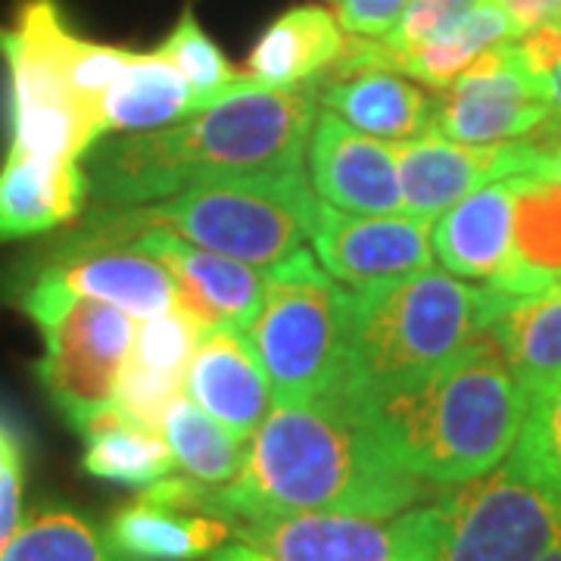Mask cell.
<instances>
[{
	"label": "cell",
	"mask_w": 561,
	"mask_h": 561,
	"mask_svg": "<svg viewBox=\"0 0 561 561\" xmlns=\"http://www.w3.org/2000/svg\"><path fill=\"white\" fill-rule=\"evenodd\" d=\"M481 0H409L402 20L397 22V28L383 41L397 54H409V50H415L421 44L443 35L446 28H453Z\"/></svg>",
	"instance_id": "obj_32"
},
{
	"label": "cell",
	"mask_w": 561,
	"mask_h": 561,
	"mask_svg": "<svg viewBox=\"0 0 561 561\" xmlns=\"http://www.w3.org/2000/svg\"><path fill=\"white\" fill-rule=\"evenodd\" d=\"M534 144L540 147V162H537V179L556 181L561 184V116L556 113L552 119L542 125L540 131L534 135Z\"/></svg>",
	"instance_id": "obj_36"
},
{
	"label": "cell",
	"mask_w": 561,
	"mask_h": 561,
	"mask_svg": "<svg viewBox=\"0 0 561 561\" xmlns=\"http://www.w3.org/2000/svg\"><path fill=\"white\" fill-rule=\"evenodd\" d=\"M234 537L275 561H402L393 524L341 512H280L234 524Z\"/></svg>",
	"instance_id": "obj_15"
},
{
	"label": "cell",
	"mask_w": 561,
	"mask_h": 561,
	"mask_svg": "<svg viewBox=\"0 0 561 561\" xmlns=\"http://www.w3.org/2000/svg\"><path fill=\"white\" fill-rule=\"evenodd\" d=\"M187 397L221 427L250 440L268 415L272 383L238 328H209L187 368Z\"/></svg>",
	"instance_id": "obj_17"
},
{
	"label": "cell",
	"mask_w": 561,
	"mask_h": 561,
	"mask_svg": "<svg viewBox=\"0 0 561 561\" xmlns=\"http://www.w3.org/2000/svg\"><path fill=\"white\" fill-rule=\"evenodd\" d=\"M160 434L169 443L179 468L187 478H197L213 486H225L241 471V440L231 437L219 421H213L187 393L169 405Z\"/></svg>",
	"instance_id": "obj_28"
},
{
	"label": "cell",
	"mask_w": 561,
	"mask_h": 561,
	"mask_svg": "<svg viewBox=\"0 0 561 561\" xmlns=\"http://www.w3.org/2000/svg\"><path fill=\"white\" fill-rule=\"evenodd\" d=\"M106 537L125 561H197L221 549L234 537V527L216 515L187 512L140 493L116 508Z\"/></svg>",
	"instance_id": "obj_20"
},
{
	"label": "cell",
	"mask_w": 561,
	"mask_h": 561,
	"mask_svg": "<svg viewBox=\"0 0 561 561\" xmlns=\"http://www.w3.org/2000/svg\"><path fill=\"white\" fill-rule=\"evenodd\" d=\"M306 153L309 184L321 201L356 216L405 213L393 144L368 138L337 113L321 110L309 131Z\"/></svg>",
	"instance_id": "obj_14"
},
{
	"label": "cell",
	"mask_w": 561,
	"mask_h": 561,
	"mask_svg": "<svg viewBox=\"0 0 561 561\" xmlns=\"http://www.w3.org/2000/svg\"><path fill=\"white\" fill-rule=\"evenodd\" d=\"M302 228L328 275L356 290L409 278L434 265L431 221L412 216H356L316 197L302 216Z\"/></svg>",
	"instance_id": "obj_12"
},
{
	"label": "cell",
	"mask_w": 561,
	"mask_h": 561,
	"mask_svg": "<svg viewBox=\"0 0 561 561\" xmlns=\"http://www.w3.org/2000/svg\"><path fill=\"white\" fill-rule=\"evenodd\" d=\"M10 294L38 324V381L62 419L81 431L116 400L122 365L138 334L135 316L72 294L54 278H13Z\"/></svg>",
	"instance_id": "obj_7"
},
{
	"label": "cell",
	"mask_w": 561,
	"mask_h": 561,
	"mask_svg": "<svg viewBox=\"0 0 561 561\" xmlns=\"http://www.w3.org/2000/svg\"><path fill=\"white\" fill-rule=\"evenodd\" d=\"M316 88L324 110L337 113L343 122H350L353 128L371 138L400 144L431 131L434 94H424L402 72L368 69L346 79L324 81Z\"/></svg>",
	"instance_id": "obj_21"
},
{
	"label": "cell",
	"mask_w": 561,
	"mask_h": 561,
	"mask_svg": "<svg viewBox=\"0 0 561 561\" xmlns=\"http://www.w3.org/2000/svg\"><path fill=\"white\" fill-rule=\"evenodd\" d=\"M343 44L346 35L337 16L316 3H300L262 32L247 57V76L268 88H300L341 57Z\"/></svg>",
	"instance_id": "obj_23"
},
{
	"label": "cell",
	"mask_w": 561,
	"mask_h": 561,
	"mask_svg": "<svg viewBox=\"0 0 561 561\" xmlns=\"http://www.w3.org/2000/svg\"><path fill=\"white\" fill-rule=\"evenodd\" d=\"M302 179V169H297L256 179L203 181L175 197L128 209L144 228H162L203 250L256 268H275L302 250L306 228L294 213Z\"/></svg>",
	"instance_id": "obj_8"
},
{
	"label": "cell",
	"mask_w": 561,
	"mask_h": 561,
	"mask_svg": "<svg viewBox=\"0 0 561 561\" xmlns=\"http://www.w3.org/2000/svg\"><path fill=\"white\" fill-rule=\"evenodd\" d=\"M10 69V150L41 160L79 162L106 135L103 119L69 91L54 57L28 22L0 32Z\"/></svg>",
	"instance_id": "obj_10"
},
{
	"label": "cell",
	"mask_w": 561,
	"mask_h": 561,
	"mask_svg": "<svg viewBox=\"0 0 561 561\" xmlns=\"http://www.w3.org/2000/svg\"><path fill=\"white\" fill-rule=\"evenodd\" d=\"M515 253L561 280V184L515 175Z\"/></svg>",
	"instance_id": "obj_29"
},
{
	"label": "cell",
	"mask_w": 561,
	"mask_h": 561,
	"mask_svg": "<svg viewBox=\"0 0 561 561\" xmlns=\"http://www.w3.org/2000/svg\"><path fill=\"white\" fill-rule=\"evenodd\" d=\"M197 113V101L187 79L172 62L153 54H135L128 69L103 98V128L106 135L119 131H157Z\"/></svg>",
	"instance_id": "obj_24"
},
{
	"label": "cell",
	"mask_w": 561,
	"mask_h": 561,
	"mask_svg": "<svg viewBox=\"0 0 561 561\" xmlns=\"http://www.w3.org/2000/svg\"><path fill=\"white\" fill-rule=\"evenodd\" d=\"M542 88H546V94H549V103H552V110H556V113L561 116V60L556 62V69H552V72L546 76V84H542Z\"/></svg>",
	"instance_id": "obj_38"
},
{
	"label": "cell",
	"mask_w": 561,
	"mask_h": 561,
	"mask_svg": "<svg viewBox=\"0 0 561 561\" xmlns=\"http://www.w3.org/2000/svg\"><path fill=\"white\" fill-rule=\"evenodd\" d=\"M206 561H275L272 556L260 552L256 546H247V542H234V546H221L216 552H209Z\"/></svg>",
	"instance_id": "obj_37"
},
{
	"label": "cell",
	"mask_w": 561,
	"mask_h": 561,
	"mask_svg": "<svg viewBox=\"0 0 561 561\" xmlns=\"http://www.w3.org/2000/svg\"><path fill=\"white\" fill-rule=\"evenodd\" d=\"M0 561H125L91 515L69 502L47 500L22 512L0 542Z\"/></svg>",
	"instance_id": "obj_26"
},
{
	"label": "cell",
	"mask_w": 561,
	"mask_h": 561,
	"mask_svg": "<svg viewBox=\"0 0 561 561\" xmlns=\"http://www.w3.org/2000/svg\"><path fill=\"white\" fill-rule=\"evenodd\" d=\"M515 38H518V32L508 20V13L502 10L500 0H481L443 35L409 50V54H397V72L440 91L449 81L459 79L461 72L490 47Z\"/></svg>",
	"instance_id": "obj_27"
},
{
	"label": "cell",
	"mask_w": 561,
	"mask_h": 561,
	"mask_svg": "<svg viewBox=\"0 0 561 561\" xmlns=\"http://www.w3.org/2000/svg\"><path fill=\"white\" fill-rule=\"evenodd\" d=\"M22 496H25V443L13 427V421L0 412V542L20 524Z\"/></svg>",
	"instance_id": "obj_33"
},
{
	"label": "cell",
	"mask_w": 561,
	"mask_h": 561,
	"mask_svg": "<svg viewBox=\"0 0 561 561\" xmlns=\"http://www.w3.org/2000/svg\"><path fill=\"white\" fill-rule=\"evenodd\" d=\"M490 294L493 316L486 334L500 343L502 356L530 400L561 381V280L524 297Z\"/></svg>",
	"instance_id": "obj_22"
},
{
	"label": "cell",
	"mask_w": 561,
	"mask_h": 561,
	"mask_svg": "<svg viewBox=\"0 0 561 561\" xmlns=\"http://www.w3.org/2000/svg\"><path fill=\"white\" fill-rule=\"evenodd\" d=\"M265 294L247 337L278 402H306L337 390L346 356L350 294L312 253L265 268Z\"/></svg>",
	"instance_id": "obj_6"
},
{
	"label": "cell",
	"mask_w": 561,
	"mask_h": 561,
	"mask_svg": "<svg viewBox=\"0 0 561 561\" xmlns=\"http://www.w3.org/2000/svg\"><path fill=\"white\" fill-rule=\"evenodd\" d=\"M409 0H337V22L346 35L387 38L402 20Z\"/></svg>",
	"instance_id": "obj_34"
},
{
	"label": "cell",
	"mask_w": 561,
	"mask_h": 561,
	"mask_svg": "<svg viewBox=\"0 0 561 561\" xmlns=\"http://www.w3.org/2000/svg\"><path fill=\"white\" fill-rule=\"evenodd\" d=\"M54 278L72 294L110 302L135 319H157L179 309V278L157 256L119 241L81 219L38 247L13 278Z\"/></svg>",
	"instance_id": "obj_9"
},
{
	"label": "cell",
	"mask_w": 561,
	"mask_h": 561,
	"mask_svg": "<svg viewBox=\"0 0 561 561\" xmlns=\"http://www.w3.org/2000/svg\"><path fill=\"white\" fill-rule=\"evenodd\" d=\"M434 256L456 278L496 280L518 265L515 179L490 181L446 209L431 231Z\"/></svg>",
	"instance_id": "obj_18"
},
{
	"label": "cell",
	"mask_w": 561,
	"mask_h": 561,
	"mask_svg": "<svg viewBox=\"0 0 561 561\" xmlns=\"http://www.w3.org/2000/svg\"><path fill=\"white\" fill-rule=\"evenodd\" d=\"M393 157L400 169L405 216L434 221L461 197L490 181L534 175L540 162V147L534 140L461 144L427 131L415 140L393 144Z\"/></svg>",
	"instance_id": "obj_13"
},
{
	"label": "cell",
	"mask_w": 561,
	"mask_h": 561,
	"mask_svg": "<svg viewBox=\"0 0 561 561\" xmlns=\"http://www.w3.org/2000/svg\"><path fill=\"white\" fill-rule=\"evenodd\" d=\"M197 321L184 309H172L157 319H144L135 334L131 353L122 365L116 400L113 405L122 415L138 421L150 431H160L169 405L179 400L187 368L203 341Z\"/></svg>",
	"instance_id": "obj_16"
},
{
	"label": "cell",
	"mask_w": 561,
	"mask_h": 561,
	"mask_svg": "<svg viewBox=\"0 0 561 561\" xmlns=\"http://www.w3.org/2000/svg\"><path fill=\"white\" fill-rule=\"evenodd\" d=\"M316 103L312 81L268 88L247 76L179 125L103 135L84 153L88 187L98 206H140L203 181L297 172L319 116Z\"/></svg>",
	"instance_id": "obj_1"
},
{
	"label": "cell",
	"mask_w": 561,
	"mask_h": 561,
	"mask_svg": "<svg viewBox=\"0 0 561 561\" xmlns=\"http://www.w3.org/2000/svg\"><path fill=\"white\" fill-rule=\"evenodd\" d=\"M490 287H471L449 272L427 268L362 287L346 302V356L334 397L400 381L456 356L490 328Z\"/></svg>",
	"instance_id": "obj_4"
},
{
	"label": "cell",
	"mask_w": 561,
	"mask_h": 561,
	"mask_svg": "<svg viewBox=\"0 0 561 561\" xmlns=\"http://www.w3.org/2000/svg\"><path fill=\"white\" fill-rule=\"evenodd\" d=\"M508 465L527 481L561 496V381L527 400L522 434Z\"/></svg>",
	"instance_id": "obj_30"
},
{
	"label": "cell",
	"mask_w": 561,
	"mask_h": 561,
	"mask_svg": "<svg viewBox=\"0 0 561 561\" xmlns=\"http://www.w3.org/2000/svg\"><path fill=\"white\" fill-rule=\"evenodd\" d=\"M91 187L79 162L7 153L0 169V243L57 231L76 221Z\"/></svg>",
	"instance_id": "obj_19"
},
{
	"label": "cell",
	"mask_w": 561,
	"mask_h": 561,
	"mask_svg": "<svg viewBox=\"0 0 561 561\" xmlns=\"http://www.w3.org/2000/svg\"><path fill=\"white\" fill-rule=\"evenodd\" d=\"M402 561H561V496L508 461L393 522Z\"/></svg>",
	"instance_id": "obj_5"
},
{
	"label": "cell",
	"mask_w": 561,
	"mask_h": 561,
	"mask_svg": "<svg viewBox=\"0 0 561 561\" xmlns=\"http://www.w3.org/2000/svg\"><path fill=\"white\" fill-rule=\"evenodd\" d=\"M84 440L81 468L91 478L125 483V486H150L169 478L179 468L169 443L160 431H150L116 405H110L98 419H91L79 431Z\"/></svg>",
	"instance_id": "obj_25"
},
{
	"label": "cell",
	"mask_w": 561,
	"mask_h": 561,
	"mask_svg": "<svg viewBox=\"0 0 561 561\" xmlns=\"http://www.w3.org/2000/svg\"><path fill=\"white\" fill-rule=\"evenodd\" d=\"M231 527L256 515L341 512L397 518L427 496L341 400L278 402L243 449L238 478L219 486Z\"/></svg>",
	"instance_id": "obj_3"
},
{
	"label": "cell",
	"mask_w": 561,
	"mask_h": 561,
	"mask_svg": "<svg viewBox=\"0 0 561 561\" xmlns=\"http://www.w3.org/2000/svg\"><path fill=\"white\" fill-rule=\"evenodd\" d=\"M502 10L508 13V20L515 25L518 38L530 28H540L546 22L559 20L561 0H500Z\"/></svg>",
	"instance_id": "obj_35"
},
{
	"label": "cell",
	"mask_w": 561,
	"mask_h": 561,
	"mask_svg": "<svg viewBox=\"0 0 561 561\" xmlns=\"http://www.w3.org/2000/svg\"><path fill=\"white\" fill-rule=\"evenodd\" d=\"M160 54L187 79L191 91H194V101H197V110L209 101H216L221 91H228L234 81L241 79L231 69L228 57L219 50V44L206 35V28L194 16L191 7L181 10L175 28L160 44Z\"/></svg>",
	"instance_id": "obj_31"
},
{
	"label": "cell",
	"mask_w": 561,
	"mask_h": 561,
	"mask_svg": "<svg viewBox=\"0 0 561 561\" xmlns=\"http://www.w3.org/2000/svg\"><path fill=\"white\" fill-rule=\"evenodd\" d=\"M334 400L427 486H459L500 468L527 415V393L486 331L424 371Z\"/></svg>",
	"instance_id": "obj_2"
},
{
	"label": "cell",
	"mask_w": 561,
	"mask_h": 561,
	"mask_svg": "<svg viewBox=\"0 0 561 561\" xmlns=\"http://www.w3.org/2000/svg\"><path fill=\"white\" fill-rule=\"evenodd\" d=\"M552 116L546 88L527 72L515 41H502L434 91L431 135L461 144L530 140Z\"/></svg>",
	"instance_id": "obj_11"
},
{
	"label": "cell",
	"mask_w": 561,
	"mask_h": 561,
	"mask_svg": "<svg viewBox=\"0 0 561 561\" xmlns=\"http://www.w3.org/2000/svg\"><path fill=\"white\" fill-rule=\"evenodd\" d=\"M559 22H561V7H559Z\"/></svg>",
	"instance_id": "obj_39"
}]
</instances>
